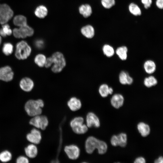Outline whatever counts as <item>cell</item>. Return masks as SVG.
<instances>
[{"mask_svg":"<svg viewBox=\"0 0 163 163\" xmlns=\"http://www.w3.org/2000/svg\"><path fill=\"white\" fill-rule=\"evenodd\" d=\"M85 147L86 152L89 154L97 149L98 153L102 155L105 154L107 149V145L105 142L92 136H89L86 139Z\"/></svg>","mask_w":163,"mask_h":163,"instance_id":"1","label":"cell"},{"mask_svg":"<svg viewBox=\"0 0 163 163\" xmlns=\"http://www.w3.org/2000/svg\"><path fill=\"white\" fill-rule=\"evenodd\" d=\"M44 105V102L41 99L30 100L25 103L24 109L29 116L33 117L41 114L42 111V108Z\"/></svg>","mask_w":163,"mask_h":163,"instance_id":"2","label":"cell"},{"mask_svg":"<svg viewBox=\"0 0 163 163\" xmlns=\"http://www.w3.org/2000/svg\"><path fill=\"white\" fill-rule=\"evenodd\" d=\"M31 51L30 47L25 41H21L16 44L15 55L19 59H26L30 55Z\"/></svg>","mask_w":163,"mask_h":163,"instance_id":"3","label":"cell"},{"mask_svg":"<svg viewBox=\"0 0 163 163\" xmlns=\"http://www.w3.org/2000/svg\"><path fill=\"white\" fill-rule=\"evenodd\" d=\"M53 60L52 71L54 73L61 72L66 65V61L63 54L60 52H56L51 56Z\"/></svg>","mask_w":163,"mask_h":163,"instance_id":"4","label":"cell"},{"mask_svg":"<svg viewBox=\"0 0 163 163\" xmlns=\"http://www.w3.org/2000/svg\"><path fill=\"white\" fill-rule=\"evenodd\" d=\"M84 120L80 117L74 118L70 122V126L73 131L77 134H83L88 130V127L84 124Z\"/></svg>","mask_w":163,"mask_h":163,"instance_id":"5","label":"cell"},{"mask_svg":"<svg viewBox=\"0 0 163 163\" xmlns=\"http://www.w3.org/2000/svg\"><path fill=\"white\" fill-rule=\"evenodd\" d=\"M13 12L10 7L6 4H0V23H7L12 18Z\"/></svg>","mask_w":163,"mask_h":163,"instance_id":"6","label":"cell"},{"mask_svg":"<svg viewBox=\"0 0 163 163\" xmlns=\"http://www.w3.org/2000/svg\"><path fill=\"white\" fill-rule=\"evenodd\" d=\"M13 33L16 38H24L32 36L34 30L32 28L27 24L18 28H14L13 30Z\"/></svg>","mask_w":163,"mask_h":163,"instance_id":"7","label":"cell"},{"mask_svg":"<svg viewBox=\"0 0 163 163\" xmlns=\"http://www.w3.org/2000/svg\"><path fill=\"white\" fill-rule=\"evenodd\" d=\"M47 117L45 115H38L33 117L30 120L29 123L38 129L45 130L48 124Z\"/></svg>","mask_w":163,"mask_h":163,"instance_id":"8","label":"cell"},{"mask_svg":"<svg viewBox=\"0 0 163 163\" xmlns=\"http://www.w3.org/2000/svg\"><path fill=\"white\" fill-rule=\"evenodd\" d=\"M64 151L68 158L72 160L78 158L80 153L79 148L74 145L66 146L64 148Z\"/></svg>","mask_w":163,"mask_h":163,"instance_id":"9","label":"cell"},{"mask_svg":"<svg viewBox=\"0 0 163 163\" xmlns=\"http://www.w3.org/2000/svg\"><path fill=\"white\" fill-rule=\"evenodd\" d=\"M14 73L8 66L0 68V79L5 82L11 81L13 78Z\"/></svg>","mask_w":163,"mask_h":163,"instance_id":"10","label":"cell"},{"mask_svg":"<svg viewBox=\"0 0 163 163\" xmlns=\"http://www.w3.org/2000/svg\"><path fill=\"white\" fill-rule=\"evenodd\" d=\"M26 138L28 141L32 144H39L42 139L41 133L38 130L33 129L30 133L27 134Z\"/></svg>","mask_w":163,"mask_h":163,"instance_id":"11","label":"cell"},{"mask_svg":"<svg viewBox=\"0 0 163 163\" xmlns=\"http://www.w3.org/2000/svg\"><path fill=\"white\" fill-rule=\"evenodd\" d=\"M86 125L88 128L94 126L98 128L100 126L99 119L97 116L91 112L88 113L86 117Z\"/></svg>","mask_w":163,"mask_h":163,"instance_id":"12","label":"cell"},{"mask_svg":"<svg viewBox=\"0 0 163 163\" xmlns=\"http://www.w3.org/2000/svg\"><path fill=\"white\" fill-rule=\"evenodd\" d=\"M124 102L123 97L122 95L119 94H114L110 100V103L112 106L117 109L121 107L123 105Z\"/></svg>","mask_w":163,"mask_h":163,"instance_id":"13","label":"cell"},{"mask_svg":"<svg viewBox=\"0 0 163 163\" xmlns=\"http://www.w3.org/2000/svg\"><path fill=\"white\" fill-rule=\"evenodd\" d=\"M20 86L21 89L23 91L29 92L33 89L34 83L30 78L25 77L22 78L20 81Z\"/></svg>","mask_w":163,"mask_h":163,"instance_id":"14","label":"cell"},{"mask_svg":"<svg viewBox=\"0 0 163 163\" xmlns=\"http://www.w3.org/2000/svg\"><path fill=\"white\" fill-rule=\"evenodd\" d=\"M67 105L71 110L75 111L81 108L82 103L80 100L76 97H71L68 101Z\"/></svg>","mask_w":163,"mask_h":163,"instance_id":"15","label":"cell"},{"mask_svg":"<svg viewBox=\"0 0 163 163\" xmlns=\"http://www.w3.org/2000/svg\"><path fill=\"white\" fill-rule=\"evenodd\" d=\"M137 128L141 135L143 137L147 136L150 132L149 126L143 122H140L138 124Z\"/></svg>","mask_w":163,"mask_h":163,"instance_id":"16","label":"cell"},{"mask_svg":"<svg viewBox=\"0 0 163 163\" xmlns=\"http://www.w3.org/2000/svg\"><path fill=\"white\" fill-rule=\"evenodd\" d=\"M26 155L30 158H34L37 155L38 150L34 144H31L28 145L24 149Z\"/></svg>","mask_w":163,"mask_h":163,"instance_id":"17","label":"cell"},{"mask_svg":"<svg viewBox=\"0 0 163 163\" xmlns=\"http://www.w3.org/2000/svg\"><path fill=\"white\" fill-rule=\"evenodd\" d=\"M82 34L86 37L91 38L94 35V30L91 25H88L83 27L81 29Z\"/></svg>","mask_w":163,"mask_h":163,"instance_id":"18","label":"cell"},{"mask_svg":"<svg viewBox=\"0 0 163 163\" xmlns=\"http://www.w3.org/2000/svg\"><path fill=\"white\" fill-rule=\"evenodd\" d=\"M143 66L145 72L148 74L153 73L156 69L155 63L153 61L151 60H148L145 61Z\"/></svg>","mask_w":163,"mask_h":163,"instance_id":"19","label":"cell"},{"mask_svg":"<svg viewBox=\"0 0 163 163\" xmlns=\"http://www.w3.org/2000/svg\"><path fill=\"white\" fill-rule=\"evenodd\" d=\"M79 11L80 13L85 18L90 16L92 12L91 6L88 4L81 5L79 8Z\"/></svg>","mask_w":163,"mask_h":163,"instance_id":"20","label":"cell"},{"mask_svg":"<svg viewBox=\"0 0 163 163\" xmlns=\"http://www.w3.org/2000/svg\"><path fill=\"white\" fill-rule=\"evenodd\" d=\"M128 49L125 46H120L116 49V53L119 57L122 60H125L127 57Z\"/></svg>","mask_w":163,"mask_h":163,"instance_id":"21","label":"cell"},{"mask_svg":"<svg viewBox=\"0 0 163 163\" xmlns=\"http://www.w3.org/2000/svg\"><path fill=\"white\" fill-rule=\"evenodd\" d=\"M35 15L38 18H44L47 14L48 10L44 6L41 5L37 7L35 11Z\"/></svg>","mask_w":163,"mask_h":163,"instance_id":"22","label":"cell"},{"mask_svg":"<svg viewBox=\"0 0 163 163\" xmlns=\"http://www.w3.org/2000/svg\"><path fill=\"white\" fill-rule=\"evenodd\" d=\"M13 22L14 25L19 27L27 24L26 18L22 15H18L15 16L14 18Z\"/></svg>","mask_w":163,"mask_h":163,"instance_id":"23","label":"cell"},{"mask_svg":"<svg viewBox=\"0 0 163 163\" xmlns=\"http://www.w3.org/2000/svg\"><path fill=\"white\" fill-rule=\"evenodd\" d=\"M158 83L156 79L153 76L145 78L144 80V85L147 88H150L155 85Z\"/></svg>","mask_w":163,"mask_h":163,"instance_id":"24","label":"cell"},{"mask_svg":"<svg viewBox=\"0 0 163 163\" xmlns=\"http://www.w3.org/2000/svg\"><path fill=\"white\" fill-rule=\"evenodd\" d=\"M129 10L130 13L135 16H139L141 14V11L138 5L134 3H130L129 6Z\"/></svg>","mask_w":163,"mask_h":163,"instance_id":"25","label":"cell"},{"mask_svg":"<svg viewBox=\"0 0 163 163\" xmlns=\"http://www.w3.org/2000/svg\"><path fill=\"white\" fill-rule=\"evenodd\" d=\"M2 28L0 29V35L1 36L5 37L7 36L11 35L12 31L8 24L6 23L2 24Z\"/></svg>","mask_w":163,"mask_h":163,"instance_id":"26","label":"cell"},{"mask_svg":"<svg viewBox=\"0 0 163 163\" xmlns=\"http://www.w3.org/2000/svg\"><path fill=\"white\" fill-rule=\"evenodd\" d=\"M102 50L104 54L107 57L112 56L115 53L113 48L108 44H105L103 47Z\"/></svg>","mask_w":163,"mask_h":163,"instance_id":"27","label":"cell"},{"mask_svg":"<svg viewBox=\"0 0 163 163\" xmlns=\"http://www.w3.org/2000/svg\"><path fill=\"white\" fill-rule=\"evenodd\" d=\"M46 58L43 54H40L37 55L34 59L35 63L40 67L44 66Z\"/></svg>","mask_w":163,"mask_h":163,"instance_id":"28","label":"cell"},{"mask_svg":"<svg viewBox=\"0 0 163 163\" xmlns=\"http://www.w3.org/2000/svg\"><path fill=\"white\" fill-rule=\"evenodd\" d=\"M12 155L9 151L5 150L0 153V161L3 162H6L11 160Z\"/></svg>","mask_w":163,"mask_h":163,"instance_id":"29","label":"cell"},{"mask_svg":"<svg viewBox=\"0 0 163 163\" xmlns=\"http://www.w3.org/2000/svg\"><path fill=\"white\" fill-rule=\"evenodd\" d=\"M118 140V146L122 147H125L127 143V136L126 134L122 133L117 135Z\"/></svg>","mask_w":163,"mask_h":163,"instance_id":"30","label":"cell"},{"mask_svg":"<svg viewBox=\"0 0 163 163\" xmlns=\"http://www.w3.org/2000/svg\"><path fill=\"white\" fill-rule=\"evenodd\" d=\"M109 87L107 84H105L100 86L99 88V92L102 97H105L108 96L109 94Z\"/></svg>","mask_w":163,"mask_h":163,"instance_id":"31","label":"cell"},{"mask_svg":"<svg viewBox=\"0 0 163 163\" xmlns=\"http://www.w3.org/2000/svg\"><path fill=\"white\" fill-rule=\"evenodd\" d=\"M13 48V46L11 43H5L2 47V52L5 55L8 56L12 53Z\"/></svg>","mask_w":163,"mask_h":163,"instance_id":"32","label":"cell"},{"mask_svg":"<svg viewBox=\"0 0 163 163\" xmlns=\"http://www.w3.org/2000/svg\"><path fill=\"white\" fill-rule=\"evenodd\" d=\"M129 74L124 71H121L119 75V80L120 83L123 85L127 84V79Z\"/></svg>","mask_w":163,"mask_h":163,"instance_id":"33","label":"cell"},{"mask_svg":"<svg viewBox=\"0 0 163 163\" xmlns=\"http://www.w3.org/2000/svg\"><path fill=\"white\" fill-rule=\"evenodd\" d=\"M101 3L105 8L109 9L114 5L115 1V0H101Z\"/></svg>","mask_w":163,"mask_h":163,"instance_id":"34","label":"cell"},{"mask_svg":"<svg viewBox=\"0 0 163 163\" xmlns=\"http://www.w3.org/2000/svg\"><path fill=\"white\" fill-rule=\"evenodd\" d=\"M110 143L113 146H118V140L117 135H113L112 136L110 139Z\"/></svg>","mask_w":163,"mask_h":163,"instance_id":"35","label":"cell"},{"mask_svg":"<svg viewBox=\"0 0 163 163\" xmlns=\"http://www.w3.org/2000/svg\"><path fill=\"white\" fill-rule=\"evenodd\" d=\"M29 162L28 159L25 156H20L16 159L17 163H28Z\"/></svg>","mask_w":163,"mask_h":163,"instance_id":"36","label":"cell"},{"mask_svg":"<svg viewBox=\"0 0 163 163\" xmlns=\"http://www.w3.org/2000/svg\"><path fill=\"white\" fill-rule=\"evenodd\" d=\"M142 4L144 5V7L145 9L149 8L152 4V0H141Z\"/></svg>","mask_w":163,"mask_h":163,"instance_id":"37","label":"cell"},{"mask_svg":"<svg viewBox=\"0 0 163 163\" xmlns=\"http://www.w3.org/2000/svg\"><path fill=\"white\" fill-rule=\"evenodd\" d=\"M53 64L52 59L51 57L48 58L46 59L44 66L47 68L51 66Z\"/></svg>","mask_w":163,"mask_h":163,"instance_id":"38","label":"cell"},{"mask_svg":"<svg viewBox=\"0 0 163 163\" xmlns=\"http://www.w3.org/2000/svg\"><path fill=\"white\" fill-rule=\"evenodd\" d=\"M35 44L36 47L38 48L41 49L43 47L44 42L42 40H37L35 41Z\"/></svg>","mask_w":163,"mask_h":163,"instance_id":"39","label":"cell"},{"mask_svg":"<svg viewBox=\"0 0 163 163\" xmlns=\"http://www.w3.org/2000/svg\"><path fill=\"white\" fill-rule=\"evenodd\" d=\"M134 162L135 163H145L146 162V160L143 157H139L136 158Z\"/></svg>","mask_w":163,"mask_h":163,"instance_id":"40","label":"cell"},{"mask_svg":"<svg viewBox=\"0 0 163 163\" xmlns=\"http://www.w3.org/2000/svg\"><path fill=\"white\" fill-rule=\"evenodd\" d=\"M156 4L158 8L162 9L163 7V0H156Z\"/></svg>","mask_w":163,"mask_h":163,"instance_id":"41","label":"cell"},{"mask_svg":"<svg viewBox=\"0 0 163 163\" xmlns=\"http://www.w3.org/2000/svg\"><path fill=\"white\" fill-rule=\"evenodd\" d=\"M133 78L129 75L127 79V84L130 85L133 83Z\"/></svg>","mask_w":163,"mask_h":163,"instance_id":"42","label":"cell"},{"mask_svg":"<svg viewBox=\"0 0 163 163\" xmlns=\"http://www.w3.org/2000/svg\"><path fill=\"white\" fill-rule=\"evenodd\" d=\"M155 163H162L163 162V158L161 156L159 157L154 161Z\"/></svg>","mask_w":163,"mask_h":163,"instance_id":"43","label":"cell"},{"mask_svg":"<svg viewBox=\"0 0 163 163\" xmlns=\"http://www.w3.org/2000/svg\"><path fill=\"white\" fill-rule=\"evenodd\" d=\"M113 92V88L111 87H109V94H112Z\"/></svg>","mask_w":163,"mask_h":163,"instance_id":"44","label":"cell"},{"mask_svg":"<svg viewBox=\"0 0 163 163\" xmlns=\"http://www.w3.org/2000/svg\"><path fill=\"white\" fill-rule=\"evenodd\" d=\"M2 42V38L1 37V36L0 35V45L1 44Z\"/></svg>","mask_w":163,"mask_h":163,"instance_id":"45","label":"cell"}]
</instances>
